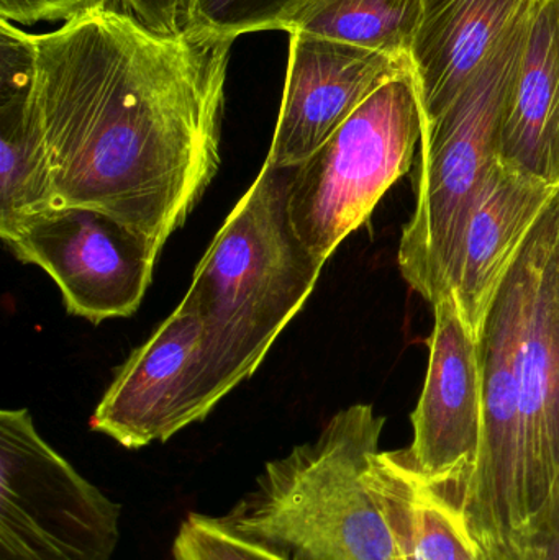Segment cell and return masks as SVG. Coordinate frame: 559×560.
I'll return each mask as SVG.
<instances>
[{
	"mask_svg": "<svg viewBox=\"0 0 559 560\" xmlns=\"http://www.w3.org/2000/svg\"><path fill=\"white\" fill-rule=\"evenodd\" d=\"M33 39L56 206L108 213L163 249L219 171L233 42L114 9Z\"/></svg>",
	"mask_w": 559,
	"mask_h": 560,
	"instance_id": "1",
	"label": "cell"
},
{
	"mask_svg": "<svg viewBox=\"0 0 559 560\" xmlns=\"http://www.w3.org/2000/svg\"><path fill=\"white\" fill-rule=\"evenodd\" d=\"M289 174L265 163L210 243L179 303L202 323L210 361L229 392L258 371L304 308L324 268L292 225Z\"/></svg>",
	"mask_w": 559,
	"mask_h": 560,
	"instance_id": "2",
	"label": "cell"
},
{
	"mask_svg": "<svg viewBox=\"0 0 559 560\" xmlns=\"http://www.w3.org/2000/svg\"><path fill=\"white\" fill-rule=\"evenodd\" d=\"M384 423L371 405L338 411L315 440L266 464L220 523L284 560H396L366 480Z\"/></svg>",
	"mask_w": 559,
	"mask_h": 560,
	"instance_id": "3",
	"label": "cell"
},
{
	"mask_svg": "<svg viewBox=\"0 0 559 560\" xmlns=\"http://www.w3.org/2000/svg\"><path fill=\"white\" fill-rule=\"evenodd\" d=\"M532 7L453 104L422 128L416 210L400 235L397 265L410 289L432 306L449 296L450 265L498 161L502 112L524 55Z\"/></svg>",
	"mask_w": 559,
	"mask_h": 560,
	"instance_id": "4",
	"label": "cell"
},
{
	"mask_svg": "<svg viewBox=\"0 0 559 560\" xmlns=\"http://www.w3.org/2000/svg\"><path fill=\"white\" fill-rule=\"evenodd\" d=\"M422 138L410 71L376 89L301 166L292 167L288 207L295 233L318 262L373 215L409 173Z\"/></svg>",
	"mask_w": 559,
	"mask_h": 560,
	"instance_id": "5",
	"label": "cell"
},
{
	"mask_svg": "<svg viewBox=\"0 0 559 560\" xmlns=\"http://www.w3.org/2000/svg\"><path fill=\"white\" fill-rule=\"evenodd\" d=\"M120 515L43 440L28 410L0 411V560H110Z\"/></svg>",
	"mask_w": 559,
	"mask_h": 560,
	"instance_id": "6",
	"label": "cell"
},
{
	"mask_svg": "<svg viewBox=\"0 0 559 560\" xmlns=\"http://www.w3.org/2000/svg\"><path fill=\"white\" fill-rule=\"evenodd\" d=\"M2 242L55 280L71 315L94 325L140 308L161 253L120 220L88 207L49 210Z\"/></svg>",
	"mask_w": 559,
	"mask_h": 560,
	"instance_id": "7",
	"label": "cell"
},
{
	"mask_svg": "<svg viewBox=\"0 0 559 560\" xmlns=\"http://www.w3.org/2000/svg\"><path fill=\"white\" fill-rule=\"evenodd\" d=\"M229 394L207 352L202 323L177 306L117 369L91 428L141 450L206 420Z\"/></svg>",
	"mask_w": 559,
	"mask_h": 560,
	"instance_id": "8",
	"label": "cell"
},
{
	"mask_svg": "<svg viewBox=\"0 0 559 560\" xmlns=\"http://www.w3.org/2000/svg\"><path fill=\"white\" fill-rule=\"evenodd\" d=\"M522 316L517 361L527 441V523L559 474V189L517 253Z\"/></svg>",
	"mask_w": 559,
	"mask_h": 560,
	"instance_id": "9",
	"label": "cell"
},
{
	"mask_svg": "<svg viewBox=\"0 0 559 560\" xmlns=\"http://www.w3.org/2000/svg\"><path fill=\"white\" fill-rule=\"evenodd\" d=\"M430 358L419 404L412 413L414 441L403 456L433 489L463 482L475 467L482 438V384L478 339L459 316L452 296L433 305Z\"/></svg>",
	"mask_w": 559,
	"mask_h": 560,
	"instance_id": "10",
	"label": "cell"
},
{
	"mask_svg": "<svg viewBox=\"0 0 559 560\" xmlns=\"http://www.w3.org/2000/svg\"><path fill=\"white\" fill-rule=\"evenodd\" d=\"M281 112L266 163L292 170L307 161L407 61L307 35H289Z\"/></svg>",
	"mask_w": 559,
	"mask_h": 560,
	"instance_id": "11",
	"label": "cell"
},
{
	"mask_svg": "<svg viewBox=\"0 0 559 560\" xmlns=\"http://www.w3.org/2000/svg\"><path fill=\"white\" fill-rule=\"evenodd\" d=\"M557 190L499 160L482 184L446 278L449 295L476 339L522 243Z\"/></svg>",
	"mask_w": 559,
	"mask_h": 560,
	"instance_id": "12",
	"label": "cell"
},
{
	"mask_svg": "<svg viewBox=\"0 0 559 560\" xmlns=\"http://www.w3.org/2000/svg\"><path fill=\"white\" fill-rule=\"evenodd\" d=\"M534 2L422 0V19L409 56L422 128L462 94L502 36Z\"/></svg>",
	"mask_w": 559,
	"mask_h": 560,
	"instance_id": "13",
	"label": "cell"
},
{
	"mask_svg": "<svg viewBox=\"0 0 559 560\" xmlns=\"http://www.w3.org/2000/svg\"><path fill=\"white\" fill-rule=\"evenodd\" d=\"M33 35L0 20V238L58 209L36 112Z\"/></svg>",
	"mask_w": 559,
	"mask_h": 560,
	"instance_id": "14",
	"label": "cell"
},
{
	"mask_svg": "<svg viewBox=\"0 0 559 560\" xmlns=\"http://www.w3.org/2000/svg\"><path fill=\"white\" fill-rule=\"evenodd\" d=\"M498 160L559 189V0H535L527 42L502 112Z\"/></svg>",
	"mask_w": 559,
	"mask_h": 560,
	"instance_id": "15",
	"label": "cell"
},
{
	"mask_svg": "<svg viewBox=\"0 0 559 560\" xmlns=\"http://www.w3.org/2000/svg\"><path fill=\"white\" fill-rule=\"evenodd\" d=\"M366 480L389 528L396 560H476V541L458 513L414 472L403 451H380Z\"/></svg>",
	"mask_w": 559,
	"mask_h": 560,
	"instance_id": "16",
	"label": "cell"
},
{
	"mask_svg": "<svg viewBox=\"0 0 559 560\" xmlns=\"http://www.w3.org/2000/svg\"><path fill=\"white\" fill-rule=\"evenodd\" d=\"M422 19V0H308L282 26L407 61Z\"/></svg>",
	"mask_w": 559,
	"mask_h": 560,
	"instance_id": "17",
	"label": "cell"
},
{
	"mask_svg": "<svg viewBox=\"0 0 559 560\" xmlns=\"http://www.w3.org/2000/svg\"><path fill=\"white\" fill-rule=\"evenodd\" d=\"M308 0H190L193 32L235 42L246 33L282 30Z\"/></svg>",
	"mask_w": 559,
	"mask_h": 560,
	"instance_id": "18",
	"label": "cell"
},
{
	"mask_svg": "<svg viewBox=\"0 0 559 560\" xmlns=\"http://www.w3.org/2000/svg\"><path fill=\"white\" fill-rule=\"evenodd\" d=\"M174 560H284L226 529L219 518L190 513L173 545Z\"/></svg>",
	"mask_w": 559,
	"mask_h": 560,
	"instance_id": "19",
	"label": "cell"
},
{
	"mask_svg": "<svg viewBox=\"0 0 559 560\" xmlns=\"http://www.w3.org/2000/svg\"><path fill=\"white\" fill-rule=\"evenodd\" d=\"M110 0H0V19L20 25L36 22L71 23L108 9Z\"/></svg>",
	"mask_w": 559,
	"mask_h": 560,
	"instance_id": "20",
	"label": "cell"
},
{
	"mask_svg": "<svg viewBox=\"0 0 559 560\" xmlns=\"http://www.w3.org/2000/svg\"><path fill=\"white\" fill-rule=\"evenodd\" d=\"M124 9L141 23L164 35L193 32L190 0H121Z\"/></svg>",
	"mask_w": 559,
	"mask_h": 560,
	"instance_id": "21",
	"label": "cell"
},
{
	"mask_svg": "<svg viewBox=\"0 0 559 560\" xmlns=\"http://www.w3.org/2000/svg\"><path fill=\"white\" fill-rule=\"evenodd\" d=\"M521 529L531 539L540 560H559V474L547 502Z\"/></svg>",
	"mask_w": 559,
	"mask_h": 560,
	"instance_id": "22",
	"label": "cell"
},
{
	"mask_svg": "<svg viewBox=\"0 0 559 560\" xmlns=\"http://www.w3.org/2000/svg\"><path fill=\"white\" fill-rule=\"evenodd\" d=\"M476 560H540L534 545L522 529L501 538L475 539Z\"/></svg>",
	"mask_w": 559,
	"mask_h": 560,
	"instance_id": "23",
	"label": "cell"
}]
</instances>
